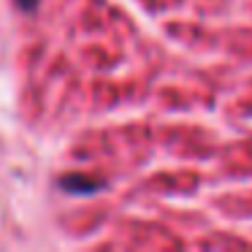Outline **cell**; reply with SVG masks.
I'll return each mask as SVG.
<instances>
[{
  "mask_svg": "<svg viewBox=\"0 0 252 252\" xmlns=\"http://www.w3.org/2000/svg\"><path fill=\"white\" fill-rule=\"evenodd\" d=\"M63 187H65L68 192H79V195H90V192H95L100 187V182H95V179H90V176H76V174H71V176H63V182H60Z\"/></svg>",
  "mask_w": 252,
  "mask_h": 252,
  "instance_id": "6da1fadb",
  "label": "cell"
},
{
  "mask_svg": "<svg viewBox=\"0 0 252 252\" xmlns=\"http://www.w3.org/2000/svg\"><path fill=\"white\" fill-rule=\"evenodd\" d=\"M19 8H25V11H33L35 6H38V0H17Z\"/></svg>",
  "mask_w": 252,
  "mask_h": 252,
  "instance_id": "7a4b0ae2",
  "label": "cell"
}]
</instances>
